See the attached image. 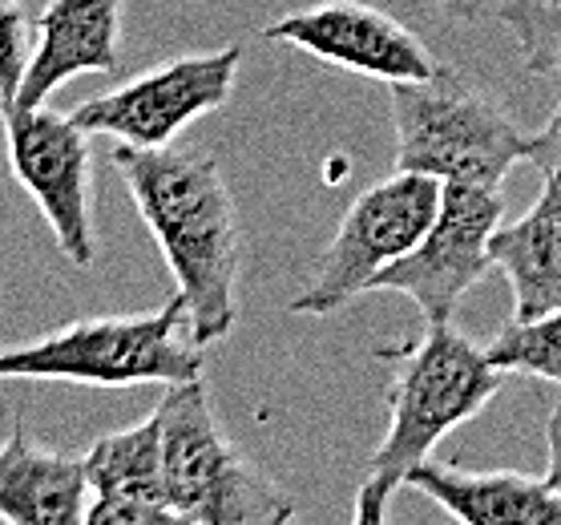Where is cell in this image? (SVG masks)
<instances>
[{"label":"cell","mask_w":561,"mask_h":525,"mask_svg":"<svg viewBox=\"0 0 561 525\" xmlns=\"http://www.w3.org/2000/svg\"><path fill=\"white\" fill-rule=\"evenodd\" d=\"M85 525H194L174 501L150 498H98L93 493Z\"/></svg>","instance_id":"obj_19"},{"label":"cell","mask_w":561,"mask_h":525,"mask_svg":"<svg viewBox=\"0 0 561 525\" xmlns=\"http://www.w3.org/2000/svg\"><path fill=\"white\" fill-rule=\"evenodd\" d=\"M263 37L383 85L428 81L440 69L412 28L364 0H319V4L295 9L271 21Z\"/></svg>","instance_id":"obj_10"},{"label":"cell","mask_w":561,"mask_h":525,"mask_svg":"<svg viewBox=\"0 0 561 525\" xmlns=\"http://www.w3.org/2000/svg\"><path fill=\"white\" fill-rule=\"evenodd\" d=\"M445 198V182L396 170L392 179L371 182L359 191L323 247L307 287L291 299L295 316H332L356 295H368L376 275L404 259L433 227Z\"/></svg>","instance_id":"obj_6"},{"label":"cell","mask_w":561,"mask_h":525,"mask_svg":"<svg viewBox=\"0 0 561 525\" xmlns=\"http://www.w3.org/2000/svg\"><path fill=\"white\" fill-rule=\"evenodd\" d=\"M505 218L497 186L445 182V198L433 227L404 259L383 267L371 292H400L421 308L424 323H448L460 299L493 271L489 243Z\"/></svg>","instance_id":"obj_9"},{"label":"cell","mask_w":561,"mask_h":525,"mask_svg":"<svg viewBox=\"0 0 561 525\" xmlns=\"http://www.w3.org/2000/svg\"><path fill=\"white\" fill-rule=\"evenodd\" d=\"M436 9H445L448 16H457V21H472V16L481 13V0H433Z\"/></svg>","instance_id":"obj_23"},{"label":"cell","mask_w":561,"mask_h":525,"mask_svg":"<svg viewBox=\"0 0 561 525\" xmlns=\"http://www.w3.org/2000/svg\"><path fill=\"white\" fill-rule=\"evenodd\" d=\"M501 25L510 28L529 73H561V4L553 0H501Z\"/></svg>","instance_id":"obj_17"},{"label":"cell","mask_w":561,"mask_h":525,"mask_svg":"<svg viewBox=\"0 0 561 525\" xmlns=\"http://www.w3.org/2000/svg\"><path fill=\"white\" fill-rule=\"evenodd\" d=\"M206 356L194 344L191 316L174 292L158 311L85 316L0 352V380H49L81 388L191 385Z\"/></svg>","instance_id":"obj_3"},{"label":"cell","mask_w":561,"mask_h":525,"mask_svg":"<svg viewBox=\"0 0 561 525\" xmlns=\"http://www.w3.org/2000/svg\"><path fill=\"white\" fill-rule=\"evenodd\" d=\"M525 162H534L546 179H561V102L558 110L549 114V122L529 138V150H525Z\"/></svg>","instance_id":"obj_20"},{"label":"cell","mask_w":561,"mask_h":525,"mask_svg":"<svg viewBox=\"0 0 561 525\" xmlns=\"http://www.w3.org/2000/svg\"><path fill=\"white\" fill-rule=\"evenodd\" d=\"M376 359L388 368V433L371 453L368 477L388 486H404L453 429L481 416L510 376L453 320L424 323V332L380 347Z\"/></svg>","instance_id":"obj_2"},{"label":"cell","mask_w":561,"mask_h":525,"mask_svg":"<svg viewBox=\"0 0 561 525\" xmlns=\"http://www.w3.org/2000/svg\"><path fill=\"white\" fill-rule=\"evenodd\" d=\"M110 167L122 174L146 231L167 259L174 292L186 304L194 344H218L239 323L243 227L222 167L210 155L117 141Z\"/></svg>","instance_id":"obj_1"},{"label":"cell","mask_w":561,"mask_h":525,"mask_svg":"<svg viewBox=\"0 0 561 525\" xmlns=\"http://www.w3.org/2000/svg\"><path fill=\"white\" fill-rule=\"evenodd\" d=\"M396 126V170H416L440 182L501 186L525 162L529 138L505 105L465 78L460 69H436L428 81L388 85Z\"/></svg>","instance_id":"obj_4"},{"label":"cell","mask_w":561,"mask_h":525,"mask_svg":"<svg viewBox=\"0 0 561 525\" xmlns=\"http://www.w3.org/2000/svg\"><path fill=\"white\" fill-rule=\"evenodd\" d=\"M4 155L16 186L37 203L53 243L77 271L98 263L93 227V146L90 129L69 110H4Z\"/></svg>","instance_id":"obj_7"},{"label":"cell","mask_w":561,"mask_h":525,"mask_svg":"<svg viewBox=\"0 0 561 525\" xmlns=\"http://www.w3.org/2000/svg\"><path fill=\"white\" fill-rule=\"evenodd\" d=\"M37 45V16L25 0H0V110H13L28 57Z\"/></svg>","instance_id":"obj_18"},{"label":"cell","mask_w":561,"mask_h":525,"mask_svg":"<svg viewBox=\"0 0 561 525\" xmlns=\"http://www.w3.org/2000/svg\"><path fill=\"white\" fill-rule=\"evenodd\" d=\"M85 477L98 498H150L170 501L167 493V436L158 409L141 421L98 436L85 453Z\"/></svg>","instance_id":"obj_15"},{"label":"cell","mask_w":561,"mask_h":525,"mask_svg":"<svg viewBox=\"0 0 561 525\" xmlns=\"http://www.w3.org/2000/svg\"><path fill=\"white\" fill-rule=\"evenodd\" d=\"M485 352L501 372L561 385V311H549L541 320H513L489 340Z\"/></svg>","instance_id":"obj_16"},{"label":"cell","mask_w":561,"mask_h":525,"mask_svg":"<svg viewBox=\"0 0 561 525\" xmlns=\"http://www.w3.org/2000/svg\"><path fill=\"white\" fill-rule=\"evenodd\" d=\"M489 255L513 287V320L561 311V179H546L534 206L497 227Z\"/></svg>","instance_id":"obj_14"},{"label":"cell","mask_w":561,"mask_h":525,"mask_svg":"<svg viewBox=\"0 0 561 525\" xmlns=\"http://www.w3.org/2000/svg\"><path fill=\"white\" fill-rule=\"evenodd\" d=\"M93 489L85 457L41 448L21 412L0 445V522L4 525H85Z\"/></svg>","instance_id":"obj_12"},{"label":"cell","mask_w":561,"mask_h":525,"mask_svg":"<svg viewBox=\"0 0 561 525\" xmlns=\"http://www.w3.org/2000/svg\"><path fill=\"white\" fill-rule=\"evenodd\" d=\"M404 486L436 501L460 525H561V489L549 477L481 473L465 465H416Z\"/></svg>","instance_id":"obj_13"},{"label":"cell","mask_w":561,"mask_h":525,"mask_svg":"<svg viewBox=\"0 0 561 525\" xmlns=\"http://www.w3.org/2000/svg\"><path fill=\"white\" fill-rule=\"evenodd\" d=\"M122 9L126 0H45L16 105H45L81 73L114 78L122 69Z\"/></svg>","instance_id":"obj_11"},{"label":"cell","mask_w":561,"mask_h":525,"mask_svg":"<svg viewBox=\"0 0 561 525\" xmlns=\"http://www.w3.org/2000/svg\"><path fill=\"white\" fill-rule=\"evenodd\" d=\"M167 493L194 525H291L299 501L263 473L218 421L206 380L170 385L158 400Z\"/></svg>","instance_id":"obj_5"},{"label":"cell","mask_w":561,"mask_h":525,"mask_svg":"<svg viewBox=\"0 0 561 525\" xmlns=\"http://www.w3.org/2000/svg\"><path fill=\"white\" fill-rule=\"evenodd\" d=\"M546 445H549L546 477L561 489V404L553 412H549V421H546Z\"/></svg>","instance_id":"obj_22"},{"label":"cell","mask_w":561,"mask_h":525,"mask_svg":"<svg viewBox=\"0 0 561 525\" xmlns=\"http://www.w3.org/2000/svg\"><path fill=\"white\" fill-rule=\"evenodd\" d=\"M239 65H243V45L170 57L153 69L134 73L114 90L73 105L69 114L90 134L141 146V150H162L182 138V129H191L206 114H218L230 102Z\"/></svg>","instance_id":"obj_8"},{"label":"cell","mask_w":561,"mask_h":525,"mask_svg":"<svg viewBox=\"0 0 561 525\" xmlns=\"http://www.w3.org/2000/svg\"><path fill=\"white\" fill-rule=\"evenodd\" d=\"M392 493H396V486H388L380 477H368V481L359 486L356 501H352V522L347 525H388Z\"/></svg>","instance_id":"obj_21"}]
</instances>
